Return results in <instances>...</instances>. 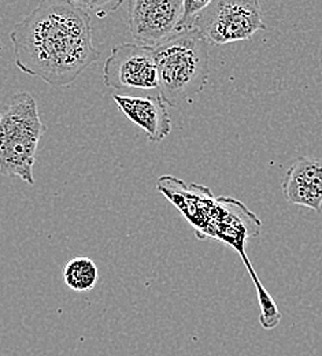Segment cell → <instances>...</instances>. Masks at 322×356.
<instances>
[{
  "label": "cell",
  "mask_w": 322,
  "mask_h": 356,
  "mask_svg": "<svg viewBox=\"0 0 322 356\" xmlns=\"http://www.w3.org/2000/svg\"><path fill=\"white\" fill-rule=\"evenodd\" d=\"M17 67L52 88L72 86L100 58L92 19L70 0H45L10 32Z\"/></svg>",
  "instance_id": "obj_1"
},
{
  "label": "cell",
  "mask_w": 322,
  "mask_h": 356,
  "mask_svg": "<svg viewBox=\"0 0 322 356\" xmlns=\"http://www.w3.org/2000/svg\"><path fill=\"white\" fill-rule=\"evenodd\" d=\"M159 95L170 107H179L202 92L210 74L209 44L196 31L177 33L155 48Z\"/></svg>",
  "instance_id": "obj_2"
},
{
  "label": "cell",
  "mask_w": 322,
  "mask_h": 356,
  "mask_svg": "<svg viewBox=\"0 0 322 356\" xmlns=\"http://www.w3.org/2000/svg\"><path fill=\"white\" fill-rule=\"evenodd\" d=\"M46 131L36 99L29 92L15 93L0 113V175L35 185L33 166Z\"/></svg>",
  "instance_id": "obj_3"
},
{
  "label": "cell",
  "mask_w": 322,
  "mask_h": 356,
  "mask_svg": "<svg viewBox=\"0 0 322 356\" xmlns=\"http://www.w3.org/2000/svg\"><path fill=\"white\" fill-rule=\"evenodd\" d=\"M262 230L261 220L240 200L233 197H217L216 209L211 216L210 223L206 229L203 240L214 238L230 248H233L244 262L257 291L258 303L261 309L259 323L264 329L272 330L281 322V312L277 307L276 302L262 285L257 275L255 268L251 265L245 247L250 238L258 237Z\"/></svg>",
  "instance_id": "obj_4"
},
{
  "label": "cell",
  "mask_w": 322,
  "mask_h": 356,
  "mask_svg": "<svg viewBox=\"0 0 322 356\" xmlns=\"http://www.w3.org/2000/svg\"><path fill=\"white\" fill-rule=\"evenodd\" d=\"M193 29L207 44L225 45L251 39L266 24L258 0H210Z\"/></svg>",
  "instance_id": "obj_5"
},
{
  "label": "cell",
  "mask_w": 322,
  "mask_h": 356,
  "mask_svg": "<svg viewBox=\"0 0 322 356\" xmlns=\"http://www.w3.org/2000/svg\"><path fill=\"white\" fill-rule=\"evenodd\" d=\"M103 84L115 90L159 89L155 49L136 43L115 45L103 66Z\"/></svg>",
  "instance_id": "obj_6"
},
{
  "label": "cell",
  "mask_w": 322,
  "mask_h": 356,
  "mask_svg": "<svg viewBox=\"0 0 322 356\" xmlns=\"http://www.w3.org/2000/svg\"><path fill=\"white\" fill-rule=\"evenodd\" d=\"M183 0H132L128 29L136 44L158 48L179 33Z\"/></svg>",
  "instance_id": "obj_7"
},
{
  "label": "cell",
  "mask_w": 322,
  "mask_h": 356,
  "mask_svg": "<svg viewBox=\"0 0 322 356\" xmlns=\"http://www.w3.org/2000/svg\"><path fill=\"white\" fill-rule=\"evenodd\" d=\"M158 191L169 199L193 227L198 238L203 240L216 209L217 197L203 185L186 184L173 176H162L156 181Z\"/></svg>",
  "instance_id": "obj_8"
},
{
  "label": "cell",
  "mask_w": 322,
  "mask_h": 356,
  "mask_svg": "<svg viewBox=\"0 0 322 356\" xmlns=\"http://www.w3.org/2000/svg\"><path fill=\"white\" fill-rule=\"evenodd\" d=\"M288 203L322 213V156H300L282 179Z\"/></svg>",
  "instance_id": "obj_9"
},
{
  "label": "cell",
  "mask_w": 322,
  "mask_h": 356,
  "mask_svg": "<svg viewBox=\"0 0 322 356\" xmlns=\"http://www.w3.org/2000/svg\"><path fill=\"white\" fill-rule=\"evenodd\" d=\"M113 100L134 124L145 132L151 143H161L172 132L170 113L161 95L134 96L114 93Z\"/></svg>",
  "instance_id": "obj_10"
},
{
  "label": "cell",
  "mask_w": 322,
  "mask_h": 356,
  "mask_svg": "<svg viewBox=\"0 0 322 356\" xmlns=\"http://www.w3.org/2000/svg\"><path fill=\"white\" fill-rule=\"evenodd\" d=\"M99 280V268L91 258H73L63 267V281L74 292L92 291Z\"/></svg>",
  "instance_id": "obj_11"
},
{
  "label": "cell",
  "mask_w": 322,
  "mask_h": 356,
  "mask_svg": "<svg viewBox=\"0 0 322 356\" xmlns=\"http://www.w3.org/2000/svg\"><path fill=\"white\" fill-rule=\"evenodd\" d=\"M210 0H183V13L179 24V33L192 31L195 28V22L199 14L207 7Z\"/></svg>",
  "instance_id": "obj_12"
}]
</instances>
